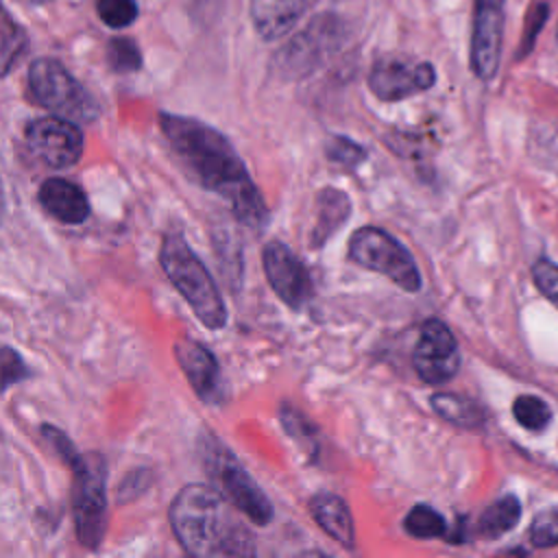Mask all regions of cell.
I'll list each match as a JSON object with an SVG mask.
<instances>
[{
    "instance_id": "30bf717a",
    "label": "cell",
    "mask_w": 558,
    "mask_h": 558,
    "mask_svg": "<svg viewBox=\"0 0 558 558\" xmlns=\"http://www.w3.org/2000/svg\"><path fill=\"white\" fill-rule=\"evenodd\" d=\"M342 39V24L333 15H318L299 33L277 57L281 72L290 76H303L312 72L323 59L333 52Z\"/></svg>"
},
{
    "instance_id": "484cf974",
    "label": "cell",
    "mask_w": 558,
    "mask_h": 558,
    "mask_svg": "<svg viewBox=\"0 0 558 558\" xmlns=\"http://www.w3.org/2000/svg\"><path fill=\"white\" fill-rule=\"evenodd\" d=\"M530 543L534 547H558V506L538 512L530 525Z\"/></svg>"
},
{
    "instance_id": "277c9868",
    "label": "cell",
    "mask_w": 558,
    "mask_h": 558,
    "mask_svg": "<svg viewBox=\"0 0 558 558\" xmlns=\"http://www.w3.org/2000/svg\"><path fill=\"white\" fill-rule=\"evenodd\" d=\"M28 87L33 98L54 116L92 122L100 107L94 96L54 59H37L28 68Z\"/></svg>"
},
{
    "instance_id": "5b68a950",
    "label": "cell",
    "mask_w": 558,
    "mask_h": 558,
    "mask_svg": "<svg viewBox=\"0 0 558 558\" xmlns=\"http://www.w3.org/2000/svg\"><path fill=\"white\" fill-rule=\"evenodd\" d=\"M74 475L72 514L83 547L96 549L107 530V471L100 456H76L70 464Z\"/></svg>"
},
{
    "instance_id": "5bb4252c",
    "label": "cell",
    "mask_w": 558,
    "mask_h": 558,
    "mask_svg": "<svg viewBox=\"0 0 558 558\" xmlns=\"http://www.w3.org/2000/svg\"><path fill=\"white\" fill-rule=\"evenodd\" d=\"M174 357L187 377L194 392L205 401L214 403L222 395V379L216 355L194 338H181L174 342Z\"/></svg>"
},
{
    "instance_id": "8fae6325",
    "label": "cell",
    "mask_w": 558,
    "mask_h": 558,
    "mask_svg": "<svg viewBox=\"0 0 558 558\" xmlns=\"http://www.w3.org/2000/svg\"><path fill=\"white\" fill-rule=\"evenodd\" d=\"M436 83V70L427 61H408L401 57L379 59L371 74L368 87L384 102H397L412 94L425 92Z\"/></svg>"
},
{
    "instance_id": "d6986e66",
    "label": "cell",
    "mask_w": 558,
    "mask_h": 558,
    "mask_svg": "<svg viewBox=\"0 0 558 558\" xmlns=\"http://www.w3.org/2000/svg\"><path fill=\"white\" fill-rule=\"evenodd\" d=\"M432 408L436 414H440L445 421L458 425V427H480L484 423V410L473 399L456 395V392H436L432 395Z\"/></svg>"
},
{
    "instance_id": "cb8c5ba5",
    "label": "cell",
    "mask_w": 558,
    "mask_h": 558,
    "mask_svg": "<svg viewBox=\"0 0 558 558\" xmlns=\"http://www.w3.org/2000/svg\"><path fill=\"white\" fill-rule=\"evenodd\" d=\"M107 61L113 72H135L142 68V52L129 37H113L107 46Z\"/></svg>"
},
{
    "instance_id": "7a4b0ae2",
    "label": "cell",
    "mask_w": 558,
    "mask_h": 558,
    "mask_svg": "<svg viewBox=\"0 0 558 558\" xmlns=\"http://www.w3.org/2000/svg\"><path fill=\"white\" fill-rule=\"evenodd\" d=\"M235 510L218 488L187 484L172 499L170 525L190 556H253V534Z\"/></svg>"
},
{
    "instance_id": "83f0119b",
    "label": "cell",
    "mask_w": 558,
    "mask_h": 558,
    "mask_svg": "<svg viewBox=\"0 0 558 558\" xmlns=\"http://www.w3.org/2000/svg\"><path fill=\"white\" fill-rule=\"evenodd\" d=\"M327 157L347 168H355L357 163H362L366 159V150L357 142L336 135L327 142Z\"/></svg>"
},
{
    "instance_id": "4fadbf2b",
    "label": "cell",
    "mask_w": 558,
    "mask_h": 558,
    "mask_svg": "<svg viewBox=\"0 0 558 558\" xmlns=\"http://www.w3.org/2000/svg\"><path fill=\"white\" fill-rule=\"evenodd\" d=\"M504 35V0H475L471 33V68L475 76L488 81L499 68Z\"/></svg>"
},
{
    "instance_id": "4316f807",
    "label": "cell",
    "mask_w": 558,
    "mask_h": 558,
    "mask_svg": "<svg viewBox=\"0 0 558 558\" xmlns=\"http://www.w3.org/2000/svg\"><path fill=\"white\" fill-rule=\"evenodd\" d=\"M96 9L100 20L111 28H124L137 17L135 0H98Z\"/></svg>"
},
{
    "instance_id": "1f68e13d",
    "label": "cell",
    "mask_w": 558,
    "mask_h": 558,
    "mask_svg": "<svg viewBox=\"0 0 558 558\" xmlns=\"http://www.w3.org/2000/svg\"><path fill=\"white\" fill-rule=\"evenodd\" d=\"M37 2H44V0H37Z\"/></svg>"
},
{
    "instance_id": "52a82bcc",
    "label": "cell",
    "mask_w": 558,
    "mask_h": 558,
    "mask_svg": "<svg viewBox=\"0 0 558 558\" xmlns=\"http://www.w3.org/2000/svg\"><path fill=\"white\" fill-rule=\"evenodd\" d=\"M207 469H211V475L218 484V490L253 523L268 525L275 510L266 493L259 488V484L251 477V473L238 462V458L220 447L214 445L207 453Z\"/></svg>"
},
{
    "instance_id": "7402d4cb",
    "label": "cell",
    "mask_w": 558,
    "mask_h": 558,
    "mask_svg": "<svg viewBox=\"0 0 558 558\" xmlns=\"http://www.w3.org/2000/svg\"><path fill=\"white\" fill-rule=\"evenodd\" d=\"M512 414L517 423L530 432H543L551 421L549 405L536 395H519L512 403Z\"/></svg>"
},
{
    "instance_id": "ba28073f",
    "label": "cell",
    "mask_w": 558,
    "mask_h": 558,
    "mask_svg": "<svg viewBox=\"0 0 558 558\" xmlns=\"http://www.w3.org/2000/svg\"><path fill=\"white\" fill-rule=\"evenodd\" d=\"M26 144L50 168H70L83 155V133L74 120L61 116L37 118L26 126Z\"/></svg>"
},
{
    "instance_id": "9a60e30c",
    "label": "cell",
    "mask_w": 558,
    "mask_h": 558,
    "mask_svg": "<svg viewBox=\"0 0 558 558\" xmlns=\"http://www.w3.org/2000/svg\"><path fill=\"white\" fill-rule=\"evenodd\" d=\"M41 207L63 225H81L89 216V201L83 190L61 177H50L39 185Z\"/></svg>"
},
{
    "instance_id": "f1b7e54d",
    "label": "cell",
    "mask_w": 558,
    "mask_h": 558,
    "mask_svg": "<svg viewBox=\"0 0 558 558\" xmlns=\"http://www.w3.org/2000/svg\"><path fill=\"white\" fill-rule=\"evenodd\" d=\"M532 277L536 288L558 307V266L549 259H538L532 264Z\"/></svg>"
},
{
    "instance_id": "603a6c76",
    "label": "cell",
    "mask_w": 558,
    "mask_h": 558,
    "mask_svg": "<svg viewBox=\"0 0 558 558\" xmlns=\"http://www.w3.org/2000/svg\"><path fill=\"white\" fill-rule=\"evenodd\" d=\"M279 418H281L286 432L292 436V440H296V445L303 451H307L310 456L318 453V440H316L314 427L307 423V418L299 410H294L288 403H283L281 410H279Z\"/></svg>"
},
{
    "instance_id": "2e32d148",
    "label": "cell",
    "mask_w": 558,
    "mask_h": 558,
    "mask_svg": "<svg viewBox=\"0 0 558 558\" xmlns=\"http://www.w3.org/2000/svg\"><path fill=\"white\" fill-rule=\"evenodd\" d=\"M314 0H248L251 20L259 37L272 41L283 37Z\"/></svg>"
},
{
    "instance_id": "ac0fdd59",
    "label": "cell",
    "mask_w": 558,
    "mask_h": 558,
    "mask_svg": "<svg viewBox=\"0 0 558 558\" xmlns=\"http://www.w3.org/2000/svg\"><path fill=\"white\" fill-rule=\"evenodd\" d=\"M351 216V201L342 190L325 187L316 196V220L312 227L310 246L320 248Z\"/></svg>"
},
{
    "instance_id": "44dd1931",
    "label": "cell",
    "mask_w": 558,
    "mask_h": 558,
    "mask_svg": "<svg viewBox=\"0 0 558 558\" xmlns=\"http://www.w3.org/2000/svg\"><path fill=\"white\" fill-rule=\"evenodd\" d=\"M403 527L414 538H438L445 536L447 523L440 512L427 504H416L403 519Z\"/></svg>"
},
{
    "instance_id": "d4e9b609",
    "label": "cell",
    "mask_w": 558,
    "mask_h": 558,
    "mask_svg": "<svg viewBox=\"0 0 558 558\" xmlns=\"http://www.w3.org/2000/svg\"><path fill=\"white\" fill-rule=\"evenodd\" d=\"M24 48H26V33L4 11V15H2V74H9L11 65L24 52Z\"/></svg>"
},
{
    "instance_id": "6da1fadb",
    "label": "cell",
    "mask_w": 558,
    "mask_h": 558,
    "mask_svg": "<svg viewBox=\"0 0 558 558\" xmlns=\"http://www.w3.org/2000/svg\"><path fill=\"white\" fill-rule=\"evenodd\" d=\"M159 126L190 177L225 198L233 216L257 229L266 222V205L231 142L214 126L177 113H159Z\"/></svg>"
},
{
    "instance_id": "9c48e42d",
    "label": "cell",
    "mask_w": 558,
    "mask_h": 558,
    "mask_svg": "<svg viewBox=\"0 0 558 558\" xmlns=\"http://www.w3.org/2000/svg\"><path fill=\"white\" fill-rule=\"evenodd\" d=\"M416 375L425 384H445L460 368V351L449 327L438 318H427L412 351Z\"/></svg>"
},
{
    "instance_id": "4dcf8cb0",
    "label": "cell",
    "mask_w": 558,
    "mask_h": 558,
    "mask_svg": "<svg viewBox=\"0 0 558 558\" xmlns=\"http://www.w3.org/2000/svg\"><path fill=\"white\" fill-rule=\"evenodd\" d=\"M183 2L190 9V13H194L196 17H214L220 11L225 0H183Z\"/></svg>"
},
{
    "instance_id": "7c38bea8",
    "label": "cell",
    "mask_w": 558,
    "mask_h": 558,
    "mask_svg": "<svg viewBox=\"0 0 558 558\" xmlns=\"http://www.w3.org/2000/svg\"><path fill=\"white\" fill-rule=\"evenodd\" d=\"M264 272L275 294L292 310H301L312 299V279L305 264L279 240H270L262 251Z\"/></svg>"
},
{
    "instance_id": "8992f818",
    "label": "cell",
    "mask_w": 558,
    "mask_h": 558,
    "mask_svg": "<svg viewBox=\"0 0 558 558\" xmlns=\"http://www.w3.org/2000/svg\"><path fill=\"white\" fill-rule=\"evenodd\" d=\"M349 257L357 266L388 277L405 292L421 290V272L412 253L379 227H362L353 231L349 240Z\"/></svg>"
},
{
    "instance_id": "e0dca14e",
    "label": "cell",
    "mask_w": 558,
    "mask_h": 558,
    "mask_svg": "<svg viewBox=\"0 0 558 558\" xmlns=\"http://www.w3.org/2000/svg\"><path fill=\"white\" fill-rule=\"evenodd\" d=\"M310 510H312V517L318 521V525L333 541H338L347 549L355 547L353 517L342 497H338L333 493H318L312 497Z\"/></svg>"
},
{
    "instance_id": "ffe728a7",
    "label": "cell",
    "mask_w": 558,
    "mask_h": 558,
    "mask_svg": "<svg viewBox=\"0 0 558 558\" xmlns=\"http://www.w3.org/2000/svg\"><path fill=\"white\" fill-rule=\"evenodd\" d=\"M521 519V504L514 495H504L493 501L477 521V534L482 538H499L510 532Z\"/></svg>"
},
{
    "instance_id": "3957f363",
    "label": "cell",
    "mask_w": 558,
    "mask_h": 558,
    "mask_svg": "<svg viewBox=\"0 0 558 558\" xmlns=\"http://www.w3.org/2000/svg\"><path fill=\"white\" fill-rule=\"evenodd\" d=\"M159 259L170 283L181 292L196 318L209 329H222L227 325V307L220 290L181 233L172 231L163 238Z\"/></svg>"
},
{
    "instance_id": "f546056e",
    "label": "cell",
    "mask_w": 558,
    "mask_h": 558,
    "mask_svg": "<svg viewBox=\"0 0 558 558\" xmlns=\"http://www.w3.org/2000/svg\"><path fill=\"white\" fill-rule=\"evenodd\" d=\"M28 375L31 373L22 357L11 347H2V388L9 390L13 384H20Z\"/></svg>"
}]
</instances>
